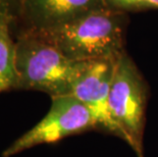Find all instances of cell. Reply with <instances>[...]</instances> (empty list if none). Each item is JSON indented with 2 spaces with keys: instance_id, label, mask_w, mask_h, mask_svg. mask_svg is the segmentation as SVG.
Listing matches in <instances>:
<instances>
[{
  "instance_id": "obj_3",
  "label": "cell",
  "mask_w": 158,
  "mask_h": 157,
  "mask_svg": "<svg viewBox=\"0 0 158 157\" xmlns=\"http://www.w3.org/2000/svg\"><path fill=\"white\" fill-rule=\"evenodd\" d=\"M149 87L127 52L117 59L109 92V108L123 134V141L138 157H144V131Z\"/></svg>"
},
{
  "instance_id": "obj_6",
  "label": "cell",
  "mask_w": 158,
  "mask_h": 157,
  "mask_svg": "<svg viewBox=\"0 0 158 157\" xmlns=\"http://www.w3.org/2000/svg\"><path fill=\"white\" fill-rule=\"evenodd\" d=\"M107 7L105 0H23L11 31L13 36L23 32L49 31Z\"/></svg>"
},
{
  "instance_id": "obj_5",
  "label": "cell",
  "mask_w": 158,
  "mask_h": 157,
  "mask_svg": "<svg viewBox=\"0 0 158 157\" xmlns=\"http://www.w3.org/2000/svg\"><path fill=\"white\" fill-rule=\"evenodd\" d=\"M117 59L87 61L73 83L70 95L75 96L89 109L97 131L124 140L123 134L114 122L109 108V92Z\"/></svg>"
},
{
  "instance_id": "obj_4",
  "label": "cell",
  "mask_w": 158,
  "mask_h": 157,
  "mask_svg": "<svg viewBox=\"0 0 158 157\" xmlns=\"http://www.w3.org/2000/svg\"><path fill=\"white\" fill-rule=\"evenodd\" d=\"M51 100L44 118L9 145L2 152V157H12L33 147L53 144L70 136L97 130L89 109L75 96H58Z\"/></svg>"
},
{
  "instance_id": "obj_7",
  "label": "cell",
  "mask_w": 158,
  "mask_h": 157,
  "mask_svg": "<svg viewBox=\"0 0 158 157\" xmlns=\"http://www.w3.org/2000/svg\"><path fill=\"white\" fill-rule=\"evenodd\" d=\"M16 46L11 23L0 19V94L16 90Z\"/></svg>"
},
{
  "instance_id": "obj_1",
  "label": "cell",
  "mask_w": 158,
  "mask_h": 157,
  "mask_svg": "<svg viewBox=\"0 0 158 157\" xmlns=\"http://www.w3.org/2000/svg\"><path fill=\"white\" fill-rule=\"evenodd\" d=\"M126 12L107 7L91 11L59 28L34 34L72 60L117 59L126 52Z\"/></svg>"
},
{
  "instance_id": "obj_10",
  "label": "cell",
  "mask_w": 158,
  "mask_h": 157,
  "mask_svg": "<svg viewBox=\"0 0 158 157\" xmlns=\"http://www.w3.org/2000/svg\"><path fill=\"white\" fill-rule=\"evenodd\" d=\"M146 9H158V0H146Z\"/></svg>"
},
{
  "instance_id": "obj_2",
  "label": "cell",
  "mask_w": 158,
  "mask_h": 157,
  "mask_svg": "<svg viewBox=\"0 0 158 157\" xmlns=\"http://www.w3.org/2000/svg\"><path fill=\"white\" fill-rule=\"evenodd\" d=\"M16 90H33L51 98L72 94L73 85L87 61L68 58L55 46L34 33L15 35Z\"/></svg>"
},
{
  "instance_id": "obj_9",
  "label": "cell",
  "mask_w": 158,
  "mask_h": 157,
  "mask_svg": "<svg viewBox=\"0 0 158 157\" xmlns=\"http://www.w3.org/2000/svg\"><path fill=\"white\" fill-rule=\"evenodd\" d=\"M108 7L123 12L146 9V0H105Z\"/></svg>"
},
{
  "instance_id": "obj_8",
  "label": "cell",
  "mask_w": 158,
  "mask_h": 157,
  "mask_svg": "<svg viewBox=\"0 0 158 157\" xmlns=\"http://www.w3.org/2000/svg\"><path fill=\"white\" fill-rule=\"evenodd\" d=\"M23 0H0V19L12 24L16 21L21 11Z\"/></svg>"
}]
</instances>
